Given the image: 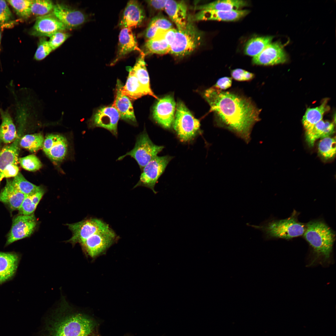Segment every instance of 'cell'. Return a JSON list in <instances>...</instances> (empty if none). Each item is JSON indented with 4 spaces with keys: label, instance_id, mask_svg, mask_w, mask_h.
Returning <instances> with one entry per match:
<instances>
[{
    "label": "cell",
    "instance_id": "cell-1",
    "mask_svg": "<svg viewBox=\"0 0 336 336\" xmlns=\"http://www.w3.org/2000/svg\"><path fill=\"white\" fill-rule=\"evenodd\" d=\"M204 97L215 116L217 127L226 129L248 144L254 125L260 119L261 110L249 98L236 92L211 87Z\"/></svg>",
    "mask_w": 336,
    "mask_h": 336
},
{
    "label": "cell",
    "instance_id": "cell-2",
    "mask_svg": "<svg viewBox=\"0 0 336 336\" xmlns=\"http://www.w3.org/2000/svg\"><path fill=\"white\" fill-rule=\"evenodd\" d=\"M44 317L35 336H92L96 323L65 300Z\"/></svg>",
    "mask_w": 336,
    "mask_h": 336
},
{
    "label": "cell",
    "instance_id": "cell-3",
    "mask_svg": "<svg viewBox=\"0 0 336 336\" xmlns=\"http://www.w3.org/2000/svg\"><path fill=\"white\" fill-rule=\"evenodd\" d=\"M304 237L312 249L309 266H325L331 262L335 234L324 222L320 221L309 222L305 227Z\"/></svg>",
    "mask_w": 336,
    "mask_h": 336
},
{
    "label": "cell",
    "instance_id": "cell-4",
    "mask_svg": "<svg viewBox=\"0 0 336 336\" xmlns=\"http://www.w3.org/2000/svg\"><path fill=\"white\" fill-rule=\"evenodd\" d=\"M246 225L263 232L264 239L280 238L289 239L301 236L304 233L305 227L294 216L280 220H271L261 222L259 225Z\"/></svg>",
    "mask_w": 336,
    "mask_h": 336
},
{
    "label": "cell",
    "instance_id": "cell-5",
    "mask_svg": "<svg viewBox=\"0 0 336 336\" xmlns=\"http://www.w3.org/2000/svg\"><path fill=\"white\" fill-rule=\"evenodd\" d=\"M174 41L170 46V54L183 57L189 55L201 44L203 32L197 27L192 16L188 15L185 27L181 30L176 29Z\"/></svg>",
    "mask_w": 336,
    "mask_h": 336
},
{
    "label": "cell",
    "instance_id": "cell-6",
    "mask_svg": "<svg viewBox=\"0 0 336 336\" xmlns=\"http://www.w3.org/2000/svg\"><path fill=\"white\" fill-rule=\"evenodd\" d=\"M173 126L180 140L189 141L193 139L198 132L200 124L184 103L179 101L177 105Z\"/></svg>",
    "mask_w": 336,
    "mask_h": 336
},
{
    "label": "cell",
    "instance_id": "cell-7",
    "mask_svg": "<svg viewBox=\"0 0 336 336\" xmlns=\"http://www.w3.org/2000/svg\"><path fill=\"white\" fill-rule=\"evenodd\" d=\"M164 147L154 144L145 130L137 137L134 148L117 160L120 161L127 156H130L137 161L142 170L151 160L157 156Z\"/></svg>",
    "mask_w": 336,
    "mask_h": 336
},
{
    "label": "cell",
    "instance_id": "cell-8",
    "mask_svg": "<svg viewBox=\"0 0 336 336\" xmlns=\"http://www.w3.org/2000/svg\"><path fill=\"white\" fill-rule=\"evenodd\" d=\"M172 158V156H157L153 159L142 169L139 180L133 188L141 186L145 187L156 194L157 192L154 188L155 185Z\"/></svg>",
    "mask_w": 336,
    "mask_h": 336
},
{
    "label": "cell",
    "instance_id": "cell-9",
    "mask_svg": "<svg viewBox=\"0 0 336 336\" xmlns=\"http://www.w3.org/2000/svg\"><path fill=\"white\" fill-rule=\"evenodd\" d=\"M116 237L115 232L109 226L91 235L80 244L85 253L94 258L109 247Z\"/></svg>",
    "mask_w": 336,
    "mask_h": 336
},
{
    "label": "cell",
    "instance_id": "cell-10",
    "mask_svg": "<svg viewBox=\"0 0 336 336\" xmlns=\"http://www.w3.org/2000/svg\"><path fill=\"white\" fill-rule=\"evenodd\" d=\"M119 118L118 111L112 105L102 107L96 110L89 120L88 123L90 127L104 128L117 137V126Z\"/></svg>",
    "mask_w": 336,
    "mask_h": 336
},
{
    "label": "cell",
    "instance_id": "cell-11",
    "mask_svg": "<svg viewBox=\"0 0 336 336\" xmlns=\"http://www.w3.org/2000/svg\"><path fill=\"white\" fill-rule=\"evenodd\" d=\"M67 225L72 233L68 241L73 244H80L91 235L109 226L100 220L91 219Z\"/></svg>",
    "mask_w": 336,
    "mask_h": 336
},
{
    "label": "cell",
    "instance_id": "cell-12",
    "mask_svg": "<svg viewBox=\"0 0 336 336\" xmlns=\"http://www.w3.org/2000/svg\"><path fill=\"white\" fill-rule=\"evenodd\" d=\"M37 224L34 215L20 214L13 219L12 226L6 243L7 246L15 241L29 236Z\"/></svg>",
    "mask_w": 336,
    "mask_h": 336
},
{
    "label": "cell",
    "instance_id": "cell-13",
    "mask_svg": "<svg viewBox=\"0 0 336 336\" xmlns=\"http://www.w3.org/2000/svg\"><path fill=\"white\" fill-rule=\"evenodd\" d=\"M175 107L174 99L171 95L158 99L153 108V119L164 128H170L174 120Z\"/></svg>",
    "mask_w": 336,
    "mask_h": 336
},
{
    "label": "cell",
    "instance_id": "cell-14",
    "mask_svg": "<svg viewBox=\"0 0 336 336\" xmlns=\"http://www.w3.org/2000/svg\"><path fill=\"white\" fill-rule=\"evenodd\" d=\"M146 18L144 9L137 0H130L123 12L119 26L121 29H131L141 26Z\"/></svg>",
    "mask_w": 336,
    "mask_h": 336
},
{
    "label": "cell",
    "instance_id": "cell-15",
    "mask_svg": "<svg viewBox=\"0 0 336 336\" xmlns=\"http://www.w3.org/2000/svg\"><path fill=\"white\" fill-rule=\"evenodd\" d=\"M53 14L65 26L71 29L82 25L87 20V17L83 13L63 4L54 5Z\"/></svg>",
    "mask_w": 336,
    "mask_h": 336
},
{
    "label": "cell",
    "instance_id": "cell-16",
    "mask_svg": "<svg viewBox=\"0 0 336 336\" xmlns=\"http://www.w3.org/2000/svg\"><path fill=\"white\" fill-rule=\"evenodd\" d=\"M68 142L63 136L57 134L47 135L44 141L43 150L51 160L56 162L63 160L67 155Z\"/></svg>",
    "mask_w": 336,
    "mask_h": 336
},
{
    "label": "cell",
    "instance_id": "cell-17",
    "mask_svg": "<svg viewBox=\"0 0 336 336\" xmlns=\"http://www.w3.org/2000/svg\"><path fill=\"white\" fill-rule=\"evenodd\" d=\"M66 29L63 24L53 14H49L37 18L30 34L35 36L49 37L57 32Z\"/></svg>",
    "mask_w": 336,
    "mask_h": 336
},
{
    "label": "cell",
    "instance_id": "cell-18",
    "mask_svg": "<svg viewBox=\"0 0 336 336\" xmlns=\"http://www.w3.org/2000/svg\"><path fill=\"white\" fill-rule=\"evenodd\" d=\"M287 56L283 47L278 42L271 43L259 54L252 58L256 65H272L285 62Z\"/></svg>",
    "mask_w": 336,
    "mask_h": 336
},
{
    "label": "cell",
    "instance_id": "cell-19",
    "mask_svg": "<svg viewBox=\"0 0 336 336\" xmlns=\"http://www.w3.org/2000/svg\"><path fill=\"white\" fill-rule=\"evenodd\" d=\"M141 53L142 51L138 47L136 37L132 29L123 28L119 33L117 50L116 55L110 65H114L133 51Z\"/></svg>",
    "mask_w": 336,
    "mask_h": 336
},
{
    "label": "cell",
    "instance_id": "cell-20",
    "mask_svg": "<svg viewBox=\"0 0 336 336\" xmlns=\"http://www.w3.org/2000/svg\"><path fill=\"white\" fill-rule=\"evenodd\" d=\"M123 86L118 79L115 89L114 100L112 105L118 111L120 118L129 123L135 124L137 121L130 100L122 93Z\"/></svg>",
    "mask_w": 336,
    "mask_h": 336
},
{
    "label": "cell",
    "instance_id": "cell-21",
    "mask_svg": "<svg viewBox=\"0 0 336 336\" xmlns=\"http://www.w3.org/2000/svg\"><path fill=\"white\" fill-rule=\"evenodd\" d=\"M249 12L247 10L231 11L205 10L200 11L194 16H191L194 21L203 20L235 21L245 16Z\"/></svg>",
    "mask_w": 336,
    "mask_h": 336
},
{
    "label": "cell",
    "instance_id": "cell-22",
    "mask_svg": "<svg viewBox=\"0 0 336 336\" xmlns=\"http://www.w3.org/2000/svg\"><path fill=\"white\" fill-rule=\"evenodd\" d=\"M187 5L184 1L167 0L165 10L177 29L181 30L186 24L187 18Z\"/></svg>",
    "mask_w": 336,
    "mask_h": 336
},
{
    "label": "cell",
    "instance_id": "cell-23",
    "mask_svg": "<svg viewBox=\"0 0 336 336\" xmlns=\"http://www.w3.org/2000/svg\"><path fill=\"white\" fill-rule=\"evenodd\" d=\"M19 259L18 254L15 253L0 252V284L13 276Z\"/></svg>",
    "mask_w": 336,
    "mask_h": 336
},
{
    "label": "cell",
    "instance_id": "cell-24",
    "mask_svg": "<svg viewBox=\"0 0 336 336\" xmlns=\"http://www.w3.org/2000/svg\"><path fill=\"white\" fill-rule=\"evenodd\" d=\"M27 195L16 189L12 180H7L5 187L0 193V201L7 205L12 211L18 210Z\"/></svg>",
    "mask_w": 336,
    "mask_h": 336
},
{
    "label": "cell",
    "instance_id": "cell-25",
    "mask_svg": "<svg viewBox=\"0 0 336 336\" xmlns=\"http://www.w3.org/2000/svg\"><path fill=\"white\" fill-rule=\"evenodd\" d=\"M21 136L17 134L15 140L4 147L0 152V184L3 179L2 173L9 164H18L19 142Z\"/></svg>",
    "mask_w": 336,
    "mask_h": 336
},
{
    "label": "cell",
    "instance_id": "cell-26",
    "mask_svg": "<svg viewBox=\"0 0 336 336\" xmlns=\"http://www.w3.org/2000/svg\"><path fill=\"white\" fill-rule=\"evenodd\" d=\"M1 123L0 125V140L6 144H11L16 139L17 132L12 119L8 109L3 110L0 106Z\"/></svg>",
    "mask_w": 336,
    "mask_h": 336
},
{
    "label": "cell",
    "instance_id": "cell-27",
    "mask_svg": "<svg viewBox=\"0 0 336 336\" xmlns=\"http://www.w3.org/2000/svg\"><path fill=\"white\" fill-rule=\"evenodd\" d=\"M334 130L333 123L322 120L310 129L306 130V142L310 147H313L316 140L330 137L334 133Z\"/></svg>",
    "mask_w": 336,
    "mask_h": 336
},
{
    "label": "cell",
    "instance_id": "cell-28",
    "mask_svg": "<svg viewBox=\"0 0 336 336\" xmlns=\"http://www.w3.org/2000/svg\"><path fill=\"white\" fill-rule=\"evenodd\" d=\"M145 54L142 51L140 53L134 65L131 68L146 95L151 96L158 99L150 87L149 76L145 61Z\"/></svg>",
    "mask_w": 336,
    "mask_h": 336
},
{
    "label": "cell",
    "instance_id": "cell-29",
    "mask_svg": "<svg viewBox=\"0 0 336 336\" xmlns=\"http://www.w3.org/2000/svg\"><path fill=\"white\" fill-rule=\"evenodd\" d=\"M328 98H325L319 106L307 109L302 120L306 130L310 129L322 120L324 114L330 110V107L328 105Z\"/></svg>",
    "mask_w": 336,
    "mask_h": 336
},
{
    "label": "cell",
    "instance_id": "cell-30",
    "mask_svg": "<svg viewBox=\"0 0 336 336\" xmlns=\"http://www.w3.org/2000/svg\"><path fill=\"white\" fill-rule=\"evenodd\" d=\"M248 2L242 0H223L216 1L204 5L195 7L196 10H215L223 11H231L240 10L247 6Z\"/></svg>",
    "mask_w": 336,
    "mask_h": 336
},
{
    "label": "cell",
    "instance_id": "cell-31",
    "mask_svg": "<svg viewBox=\"0 0 336 336\" xmlns=\"http://www.w3.org/2000/svg\"><path fill=\"white\" fill-rule=\"evenodd\" d=\"M129 70L126 84L122 88V93L131 100H135L146 95L132 68Z\"/></svg>",
    "mask_w": 336,
    "mask_h": 336
},
{
    "label": "cell",
    "instance_id": "cell-32",
    "mask_svg": "<svg viewBox=\"0 0 336 336\" xmlns=\"http://www.w3.org/2000/svg\"><path fill=\"white\" fill-rule=\"evenodd\" d=\"M273 38L272 36H259L251 38L245 44V54L253 57L257 56L272 42Z\"/></svg>",
    "mask_w": 336,
    "mask_h": 336
},
{
    "label": "cell",
    "instance_id": "cell-33",
    "mask_svg": "<svg viewBox=\"0 0 336 336\" xmlns=\"http://www.w3.org/2000/svg\"><path fill=\"white\" fill-rule=\"evenodd\" d=\"M146 54H170V46L161 36L147 40L144 45Z\"/></svg>",
    "mask_w": 336,
    "mask_h": 336
},
{
    "label": "cell",
    "instance_id": "cell-34",
    "mask_svg": "<svg viewBox=\"0 0 336 336\" xmlns=\"http://www.w3.org/2000/svg\"><path fill=\"white\" fill-rule=\"evenodd\" d=\"M44 138L41 133L27 134L21 138L19 145L32 153L36 152L43 147Z\"/></svg>",
    "mask_w": 336,
    "mask_h": 336
},
{
    "label": "cell",
    "instance_id": "cell-35",
    "mask_svg": "<svg viewBox=\"0 0 336 336\" xmlns=\"http://www.w3.org/2000/svg\"><path fill=\"white\" fill-rule=\"evenodd\" d=\"M12 182L16 189L25 195H31L43 189L41 187L34 184L27 180L20 172L14 177Z\"/></svg>",
    "mask_w": 336,
    "mask_h": 336
},
{
    "label": "cell",
    "instance_id": "cell-36",
    "mask_svg": "<svg viewBox=\"0 0 336 336\" xmlns=\"http://www.w3.org/2000/svg\"><path fill=\"white\" fill-rule=\"evenodd\" d=\"M319 154L325 159L333 158L336 154V140L335 138L330 137L322 138L318 144Z\"/></svg>",
    "mask_w": 336,
    "mask_h": 336
},
{
    "label": "cell",
    "instance_id": "cell-37",
    "mask_svg": "<svg viewBox=\"0 0 336 336\" xmlns=\"http://www.w3.org/2000/svg\"><path fill=\"white\" fill-rule=\"evenodd\" d=\"M32 0H9L7 2L12 7L20 17L27 19L31 15V7Z\"/></svg>",
    "mask_w": 336,
    "mask_h": 336
},
{
    "label": "cell",
    "instance_id": "cell-38",
    "mask_svg": "<svg viewBox=\"0 0 336 336\" xmlns=\"http://www.w3.org/2000/svg\"><path fill=\"white\" fill-rule=\"evenodd\" d=\"M54 5L50 0H32L31 7V14L43 16L53 11Z\"/></svg>",
    "mask_w": 336,
    "mask_h": 336
},
{
    "label": "cell",
    "instance_id": "cell-39",
    "mask_svg": "<svg viewBox=\"0 0 336 336\" xmlns=\"http://www.w3.org/2000/svg\"><path fill=\"white\" fill-rule=\"evenodd\" d=\"M18 162L23 169L30 171L38 170L42 166L39 159L34 154L19 158Z\"/></svg>",
    "mask_w": 336,
    "mask_h": 336
},
{
    "label": "cell",
    "instance_id": "cell-40",
    "mask_svg": "<svg viewBox=\"0 0 336 336\" xmlns=\"http://www.w3.org/2000/svg\"><path fill=\"white\" fill-rule=\"evenodd\" d=\"M48 41L44 38H41L39 42L38 46L34 55L35 59L40 61L44 58L52 51Z\"/></svg>",
    "mask_w": 336,
    "mask_h": 336
},
{
    "label": "cell",
    "instance_id": "cell-41",
    "mask_svg": "<svg viewBox=\"0 0 336 336\" xmlns=\"http://www.w3.org/2000/svg\"><path fill=\"white\" fill-rule=\"evenodd\" d=\"M148 25L158 30L164 31L173 28L171 23L166 18L160 15H158L153 17Z\"/></svg>",
    "mask_w": 336,
    "mask_h": 336
},
{
    "label": "cell",
    "instance_id": "cell-42",
    "mask_svg": "<svg viewBox=\"0 0 336 336\" xmlns=\"http://www.w3.org/2000/svg\"><path fill=\"white\" fill-rule=\"evenodd\" d=\"M70 36V35L69 34L58 31L50 36L48 42L52 50H54L58 48Z\"/></svg>",
    "mask_w": 336,
    "mask_h": 336
},
{
    "label": "cell",
    "instance_id": "cell-43",
    "mask_svg": "<svg viewBox=\"0 0 336 336\" xmlns=\"http://www.w3.org/2000/svg\"><path fill=\"white\" fill-rule=\"evenodd\" d=\"M37 206L32 202L30 195H28L24 199L18 210L20 214L30 215L33 214Z\"/></svg>",
    "mask_w": 336,
    "mask_h": 336
},
{
    "label": "cell",
    "instance_id": "cell-44",
    "mask_svg": "<svg viewBox=\"0 0 336 336\" xmlns=\"http://www.w3.org/2000/svg\"><path fill=\"white\" fill-rule=\"evenodd\" d=\"M232 77L238 81H249L254 77V74L241 68H236L231 72Z\"/></svg>",
    "mask_w": 336,
    "mask_h": 336
},
{
    "label": "cell",
    "instance_id": "cell-45",
    "mask_svg": "<svg viewBox=\"0 0 336 336\" xmlns=\"http://www.w3.org/2000/svg\"><path fill=\"white\" fill-rule=\"evenodd\" d=\"M11 12L6 2L0 0V23L8 21L12 17Z\"/></svg>",
    "mask_w": 336,
    "mask_h": 336
},
{
    "label": "cell",
    "instance_id": "cell-46",
    "mask_svg": "<svg viewBox=\"0 0 336 336\" xmlns=\"http://www.w3.org/2000/svg\"><path fill=\"white\" fill-rule=\"evenodd\" d=\"M19 172V168L17 164H9L6 167L2 173V178L3 179L5 178L14 177L17 175Z\"/></svg>",
    "mask_w": 336,
    "mask_h": 336
},
{
    "label": "cell",
    "instance_id": "cell-47",
    "mask_svg": "<svg viewBox=\"0 0 336 336\" xmlns=\"http://www.w3.org/2000/svg\"><path fill=\"white\" fill-rule=\"evenodd\" d=\"M232 83V78L224 77L219 78L213 86L216 88L223 91L231 87Z\"/></svg>",
    "mask_w": 336,
    "mask_h": 336
},
{
    "label": "cell",
    "instance_id": "cell-48",
    "mask_svg": "<svg viewBox=\"0 0 336 336\" xmlns=\"http://www.w3.org/2000/svg\"><path fill=\"white\" fill-rule=\"evenodd\" d=\"M176 30V29L174 28L169 29L164 31L161 36L170 46L174 41Z\"/></svg>",
    "mask_w": 336,
    "mask_h": 336
},
{
    "label": "cell",
    "instance_id": "cell-49",
    "mask_svg": "<svg viewBox=\"0 0 336 336\" xmlns=\"http://www.w3.org/2000/svg\"><path fill=\"white\" fill-rule=\"evenodd\" d=\"M167 0H152L146 1L148 6L156 10L164 9Z\"/></svg>",
    "mask_w": 336,
    "mask_h": 336
},
{
    "label": "cell",
    "instance_id": "cell-50",
    "mask_svg": "<svg viewBox=\"0 0 336 336\" xmlns=\"http://www.w3.org/2000/svg\"><path fill=\"white\" fill-rule=\"evenodd\" d=\"M44 194V191L42 189L34 194L30 195L32 202L37 206L40 202Z\"/></svg>",
    "mask_w": 336,
    "mask_h": 336
},
{
    "label": "cell",
    "instance_id": "cell-51",
    "mask_svg": "<svg viewBox=\"0 0 336 336\" xmlns=\"http://www.w3.org/2000/svg\"><path fill=\"white\" fill-rule=\"evenodd\" d=\"M1 32H0V42H1Z\"/></svg>",
    "mask_w": 336,
    "mask_h": 336
},
{
    "label": "cell",
    "instance_id": "cell-52",
    "mask_svg": "<svg viewBox=\"0 0 336 336\" xmlns=\"http://www.w3.org/2000/svg\"><path fill=\"white\" fill-rule=\"evenodd\" d=\"M92 336H97L96 335L94 334H93Z\"/></svg>",
    "mask_w": 336,
    "mask_h": 336
},
{
    "label": "cell",
    "instance_id": "cell-53",
    "mask_svg": "<svg viewBox=\"0 0 336 336\" xmlns=\"http://www.w3.org/2000/svg\"></svg>",
    "mask_w": 336,
    "mask_h": 336
}]
</instances>
